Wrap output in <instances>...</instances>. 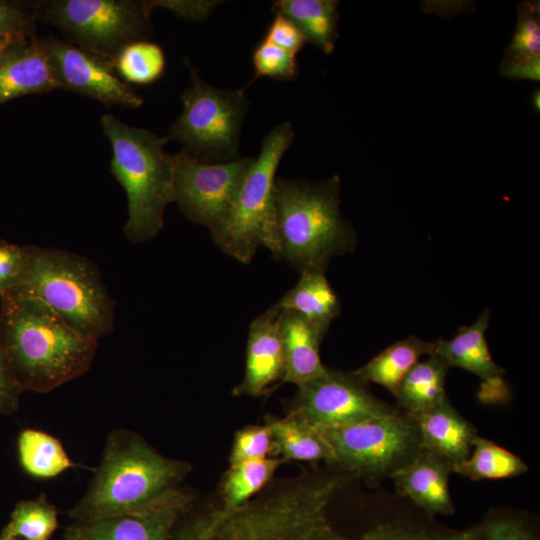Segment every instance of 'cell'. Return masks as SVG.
<instances>
[{
	"label": "cell",
	"mask_w": 540,
	"mask_h": 540,
	"mask_svg": "<svg viewBox=\"0 0 540 540\" xmlns=\"http://www.w3.org/2000/svg\"><path fill=\"white\" fill-rule=\"evenodd\" d=\"M225 540H343L318 508L291 497L252 505Z\"/></svg>",
	"instance_id": "13"
},
{
	"label": "cell",
	"mask_w": 540,
	"mask_h": 540,
	"mask_svg": "<svg viewBox=\"0 0 540 540\" xmlns=\"http://www.w3.org/2000/svg\"><path fill=\"white\" fill-rule=\"evenodd\" d=\"M21 393L0 352V415H9L18 409Z\"/></svg>",
	"instance_id": "40"
},
{
	"label": "cell",
	"mask_w": 540,
	"mask_h": 540,
	"mask_svg": "<svg viewBox=\"0 0 540 540\" xmlns=\"http://www.w3.org/2000/svg\"><path fill=\"white\" fill-rule=\"evenodd\" d=\"M337 7L338 1L333 0H277L271 9L290 19L307 42L331 54L338 38Z\"/></svg>",
	"instance_id": "26"
},
{
	"label": "cell",
	"mask_w": 540,
	"mask_h": 540,
	"mask_svg": "<svg viewBox=\"0 0 540 540\" xmlns=\"http://www.w3.org/2000/svg\"><path fill=\"white\" fill-rule=\"evenodd\" d=\"M280 331L285 353L283 383L298 388L326 371L320 357L324 337L306 319L296 312L281 310Z\"/></svg>",
	"instance_id": "20"
},
{
	"label": "cell",
	"mask_w": 540,
	"mask_h": 540,
	"mask_svg": "<svg viewBox=\"0 0 540 540\" xmlns=\"http://www.w3.org/2000/svg\"><path fill=\"white\" fill-rule=\"evenodd\" d=\"M452 472L471 480L503 479L519 476L528 470L525 462L496 443L477 436L470 455L451 466Z\"/></svg>",
	"instance_id": "29"
},
{
	"label": "cell",
	"mask_w": 540,
	"mask_h": 540,
	"mask_svg": "<svg viewBox=\"0 0 540 540\" xmlns=\"http://www.w3.org/2000/svg\"><path fill=\"white\" fill-rule=\"evenodd\" d=\"M433 350L434 342L409 336L383 349L353 374L364 384L381 385L395 397L407 373Z\"/></svg>",
	"instance_id": "22"
},
{
	"label": "cell",
	"mask_w": 540,
	"mask_h": 540,
	"mask_svg": "<svg viewBox=\"0 0 540 540\" xmlns=\"http://www.w3.org/2000/svg\"><path fill=\"white\" fill-rule=\"evenodd\" d=\"M263 39L295 55L307 43L298 27L290 19L280 14H275Z\"/></svg>",
	"instance_id": "38"
},
{
	"label": "cell",
	"mask_w": 540,
	"mask_h": 540,
	"mask_svg": "<svg viewBox=\"0 0 540 540\" xmlns=\"http://www.w3.org/2000/svg\"><path fill=\"white\" fill-rule=\"evenodd\" d=\"M190 471L187 462L163 456L137 433L114 430L86 493L68 516L82 522L152 508L181 489Z\"/></svg>",
	"instance_id": "2"
},
{
	"label": "cell",
	"mask_w": 540,
	"mask_h": 540,
	"mask_svg": "<svg viewBox=\"0 0 540 540\" xmlns=\"http://www.w3.org/2000/svg\"><path fill=\"white\" fill-rule=\"evenodd\" d=\"M195 496L179 489L162 503L134 513L91 521H75L65 540H169L179 518L194 504Z\"/></svg>",
	"instance_id": "14"
},
{
	"label": "cell",
	"mask_w": 540,
	"mask_h": 540,
	"mask_svg": "<svg viewBox=\"0 0 540 540\" xmlns=\"http://www.w3.org/2000/svg\"><path fill=\"white\" fill-rule=\"evenodd\" d=\"M274 201L276 259L300 272H326L333 257L354 251L357 237L340 211L337 175L318 182L276 178Z\"/></svg>",
	"instance_id": "3"
},
{
	"label": "cell",
	"mask_w": 540,
	"mask_h": 540,
	"mask_svg": "<svg viewBox=\"0 0 540 540\" xmlns=\"http://www.w3.org/2000/svg\"><path fill=\"white\" fill-rule=\"evenodd\" d=\"M279 310L296 312L324 337L341 312L340 300L326 278L325 271L306 270L296 285L275 304Z\"/></svg>",
	"instance_id": "21"
},
{
	"label": "cell",
	"mask_w": 540,
	"mask_h": 540,
	"mask_svg": "<svg viewBox=\"0 0 540 540\" xmlns=\"http://www.w3.org/2000/svg\"><path fill=\"white\" fill-rule=\"evenodd\" d=\"M489 321L490 311L484 309L474 323L461 326L452 338L434 341L433 354L449 368L459 367L480 378L481 399L495 402L505 398L508 391L503 379L505 371L494 361L485 338Z\"/></svg>",
	"instance_id": "16"
},
{
	"label": "cell",
	"mask_w": 540,
	"mask_h": 540,
	"mask_svg": "<svg viewBox=\"0 0 540 540\" xmlns=\"http://www.w3.org/2000/svg\"><path fill=\"white\" fill-rule=\"evenodd\" d=\"M220 3L219 1H176L154 0L149 1L152 9L160 7L168 9L174 14L187 20L205 19Z\"/></svg>",
	"instance_id": "39"
},
{
	"label": "cell",
	"mask_w": 540,
	"mask_h": 540,
	"mask_svg": "<svg viewBox=\"0 0 540 540\" xmlns=\"http://www.w3.org/2000/svg\"><path fill=\"white\" fill-rule=\"evenodd\" d=\"M60 88L107 106L138 108L144 100L114 69L112 60L56 37L41 40Z\"/></svg>",
	"instance_id": "12"
},
{
	"label": "cell",
	"mask_w": 540,
	"mask_h": 540,
	"mask_svg": "<svg viewBox=\"0 0 540 540\" xmlns=\"http://www.w3.org/2000/svg\"><path fill=\"white\" fill-rule=\"evenodd\" d=\"M518 8L516 30L504 52L500 72L511 79L539 80V5L538 2H523Z\"/></svg>",
	"instance_id": "24"
},
{
	"label": "cell",
	"mask_w": 540,
	"mask_h": 540,
	"mask_svg": "<svg viewBox=\"0 0 540 540\" xmlns=\"http://www.w3.org/2000/svg\"><path fill=\"white\" fill-rule=\"evenodd\" d=\"M268 457H276V454L272 434L266 424L249 425L235 433L229 465Z\"/></svg>",
	"instance_id": "33"
},
{
	"label": "cell",
	"mask_w": 540,
	"mask_h": 540,
	"mask_svg": "<svg viewBox=\"0 0 540 540\" xmlns=\"http://www.w3.org/2000/svg\"><path fill=\"white\" fill-rule=\"evenodd\" d=\"M100 125L111 144V173L127 195L124 233L131 242L148 241L162 229L166 207L174 202L175 158L164 151L168 139L111 114H103Z\"/></svg>",
	"instance_id": "4"
},
{
	"label": "cell",
	"mask_w": 540,
	"mask_h": 540,
	"mask_svg": "<svg viewBox=\"0 0 540 540\" xmlns=\"http://www.w3.org/2000/svg\"><path fill=\"white\" fill-rule=\"evenodd\" d=\"M27 259V245L20 246L0 240V297L18 287Z\"/></svg>",
	"instance_id": "36"
},
{
	"label": "cell",
	"mask_w": 540,
	"mask_h": 540,
	"mask_svg": "<svg viewBox=\"0 0 540 540\" xmlns=\"http://www.w3.org/2000/svg\"><path fill=\"white\" fill-rule=\"evenodd\" d=\"M481 540H536V537L522 520L495 515L481 524Z\"/></svg>",
	"instance_id": "37"
},
{
	"label": "cell",
	"mask_w": 540,
	"mask_h": 540,
	"mask_svg": "<svg viewBox=\"0 0 540 540\" xmlns=\"http://www.w3.org/2000/svg\"><path fill=\"white\" fill-rule=\"evenodd\" d=\"M321 432L331 464L370 480L390 477L421 450L413 419L397 410Z\"/></svg>",
	"instance_id": "9"
},
{
	"label": "cell",
	"mask_w": 540,
	"mask_h": 540,
	"mask_svg": "<svg viewBox=\"0 0 540 540\" xmlns=\"http://www.w3.org/2000/svg\"><path fill=\"white\" fill-rule=\"evenodd\" d=\"M0 299V352L22 391L47 393L90 369L98 341L34 297L11 292Z\"/></svg>",
	"instance_id": "1"
},
{
	"label": "cell",
	"mask_w": 540,
	"mask_h": 540,
	"mask_svg": "<svg viewBox=\"0 0 540 540\" xmlns=\"http://www.w3.org/2000/svg\"><path fill=\"white\" fill-rule=\"evenodd\" d=\"M56 508L44 498L20 501L14 507L2 534L25 540H45L56 530Z\"/></svg>",
	"instance_id": "31"
},
{
	"label": "cell",
	"mask_w": 540,
	"mask_h": 540,
	"mask_svg": "<svg viewBox=\"0 0 540 540\" xmlns=\"http://www.w3.org/2000/svg\"><path fill=\"white\" fill-rule=\"evenodd\" d=\"M58 88L41 40L32 37L12 43L0 54V104Z\"/></svg>",
	"instance_id": "17"
},
{
	"label": "cell",
	"mask_w": 540,
	"mask_h": 540,
	"mask_svg": "<svg viewBox=\"0 0 540 540\" xmlns=\"http://www.w3.org/2000/svg\"><path fill=\"white\" fill-rule=\"evenodd\" d=\"M252 64L255 72L252 81L259 77L291 81L298 75L296 55L265 39H262L255 47Z\"/></svg>",
	"instance_id": "32"
},
{
	"label": "cell",
	"mask_w": 540,
	"mask_h": 540,
	"mask_svg": "<svg viewBox=\"0 0 540 540\" xmlns=\"http://www.w3.org/2000/svg\"><path fill=\"white\" fill-rule=\"evenodd\" d=\"M349 540H481V525L454 533L430 534L400 525L380 524Z\"/></svg>",
	"instance_id": "34"
},
{
	"label": "cell",
	"mask_w": 540,
	"mask_h": 540,
	"mask_svg": "<svg viewBox=\"0 0 540 540\" xmlns=\"http://www.w3.org/2000/svg\"><path fill=\"white\" fill-rule=\"evenodd\" d=\"M114 69L126 83L151 84L165 71V54L156 43L139 40L123 47L114 58Z\"/></svg>",
	"instance_id": "30"
},
{
	"label": "cell",
	"mask_w": 540,
	"mask_h": 540,
	"mask_svg": "<svg viewBox=\"0 0 540 540\" xmlns=\"http://www.w3.org/2000/svg\"><path fill=\"white\" fill-rule=\"evenodd\" d=\"M45 540H48V539H45Z\"/></svg>",
	"instance_id": "43"
},
{
	"label": "cell",
	"mask_w": 540,
	"mask_h": 540,
	"mask_svg": "<svg viewBox=\"0 0 540 540\" xmlns=\"http://www.w3.org/2000/svg\"><path fill=\"white\" fill-rule=\"evenodd\" d=\"M17 446L20 465L32 477L54 478L75 466L61 442L44 431L23 430Z\"/></svg>",
	"instance_id": "28"
},
{
	"label": "cell",
	"mask_w": 540,
	"mask_h": 540,
	"mask_svg": "<svg viewBox=\"0 0 540 540\" xmlns=\"http://www.w3.org/2000/svg\"><path fill=\"white\" fill-rule=\"evenodd\" d=\"M451 465L420 450L390 478L396 489L430 514L450 515L454 506L449 492Z\"/></svg>",
	"instance_id": "19"
},
{
	"label": "cell",
	"mask_w": 540,
	"mask_h": 540,
	"mask_svg": "<svg viewBox=\"0 0 540 540\" xmlns=\"http://www.w3.org/2000/svg\"><path fill=\"white\" fill-rule=\"evenodd\" d=\"M282 462L279 457H268L229 465L221 483V506L203 513L223 517L246 506L271 481Z\"/></svg>",
	"instance_id": "25"
},
{
	"label": "cell",
	"mask_w": 540,
	"mask_h": 540,
	"mask_svg": "<svg viewBox=\"0 0 540 540\" xmlns=\"http://www.w3.org/2000/svg\"><path fill=\"white\" fill-rule=\"evenodd\" d=\"M374 397L354 374L328 368L297 388L288 413L324 431L393 411Z\"/></svg>",
	"instance_id": "10"
},
{
	"label": "cell",
	"mask_w": 540,
	"mask_h": 540,
	"mask_svg": "<svg viewBox=\"0 0 540 540\" xmlns=\"http://www.w3.org/2000/svg\"><path fill=\"white\" fill-rule=\"evenodd\" d=\"M280 313L275 305L254 319L249 327L245 371L233 389L236 396H264L283 383L285 353L280 331Z\"/></svg>",
	"instance_id": "15"
},
{
	"label": "cell",
	"mask_w": 540,
	"mask_h": 540,
	"mask_svg": "<svg viewBox=\"0 0 540 540\" xmlns=\"http://www.w3.org/2000/svg\"><path fill=\"white\" fill-rule=\"evenodd\" d=\"M19 42V41H18ZM12 43H15V42H10V41H7V40H0V54L9 46L11 45Z\"/></svg>",
	"instance_id": "41"
},
{
	"label": "cell",
	"mask_w": 540,
	"mask_h": 540,
	"mask_svg": "<svg viewBox=\"0 0 540 540\" xmlns=\"http://www.w3.org/2000/svg\"><path fill=\"white\" fill-rule=\"evenodd\" d=\"M35 20L33 10L0 1V40L18 42L34 37Z\"/></svg>",
	"instance_id": "35"
},
{
	"label": "cell",
	"mask_w": 540,
	"mask_h": 540,
	"mask_svg": "<svg viewBox=\"0 0 540 540\" xmlns=\"http://www.w3.org/2000/svg\"><path fill=\"white\" fill-rule=\"evenodd\" d=\"M275 445L276 457L283 461H333L332 448L321 431L302 418L288 413L285 417L266 418Z\"/></svg>",
	"instance_id": "23"
},
{
	"label": "cell",
	"mask_w": 540,
	"mask_h": 540,
	"mask_svg": "<svg viewBox=\"0 0 540 540\" xmlns=\"http://www.w3.org/2000/svg\"><path fill=\"white\" fill-rule=\"evenodd\" d=\"M191 86L181 96L182 112L171 125L168 140H177L182 151L201 162L222 163L239 157L240 132L249 108L244 88L213 87L186 61Z\"/></svg>",
	"instance_id": "7"
},
{
	"label": "cell",
	"mask_w": 540,
	"mask_h": 540,
	"mask_svg": "<svg viewBox=\"0 0 540 540\" xmlns=\"http://www.w3.org/2000/svg\"><path fill=\"white\" fill-rule=\"evenodd\" d=\"M290 122L272 128L243 175L227 211L210 229L215 244L241 263H249L260 246H276L274 187L281 159L294 141Z\"/></svg>",
	"instance_id": "6"
},
{
	"label": "cell",
	"mask_w": 540,
	"mask_h": 540,
	"mask_svg": "<svg viewBox=\"0 0 540 540\" xmlns=\"http://www.w3.org/2000/svg\"><path fill=\"white\" fill-rule=\"evenodd\" d=\"M174 202L192 222L212 229L224 216L253 157L207 163L174 154Z\"/></svg>",
	"instance_id": "11"
},
{
	"label": "cell",
	"mask_w": 540,
	"mask_h": 540,
	"mask_svg": "<svg viewBox=\"0 0 540 540\" xmlns=\"http://www.w3.org/2000/svg\"><path fill=\"white\" fill-rule=\"evenodd\" d=\"M32 10L70 43L114 61L123 47L149 35L153 9L149 1L50 0L36 2Z\"/></svg>",
	"instance_id": "8"
},
{
	"label": "cell",
	"mask_w": 540,
	"mask_h": 540,
	"mask_svg": "<svg viewBox=\"0 0 540 540\" xmlns=\"http://www.w3.org/2000/svg\"><path fill=\"white\" fill-rule=\"evenodd\" d=\"M448 365L435 354L419 361L404 377L395 398L409 416L427 412L445 400Z\"/></svg>",
	"instance_id": "27"
},
{
	"label": "cell",
	"mask_w": 540,
	"mask_h": 540,
	"mask_svg": "<svg viewBox=\"0 0 540 540\" xmlns=\"http://www.w3.org/2000/svg\"><path fill=\"white\" fill-rule=\"evenodd\" d=\"M28 259L16 293L34 297L81 335L99 341L114 327L115 301L97 266L56 248L27 245Z\"/></svg>",
	"instance_id": "5"
},
{
	"label": "cell",
	"mask_w": 540,
	"mask_h": 540,
	"mask_svg": "<svg viewBox=\"0 0 540 540\" xmlns=\"http://www.w3.org/2000/svg\"><path fill=\"white\" fill-rule=\"evenodd\" d=\"M410 417L417 428L421 450L451 466L470 455L477 429L448 399L434 409Z\"/></svg>",
	"instance_id": "18"
},
{
	"label": "cell",
	"mask_w": 540,
	"mask_h": 540,
	"mask_svg": "<svg viewBox=\"0 0 540 540\" xmlns=\"http://www.w3.org/2000/svg\"><path fill=\"white\" fill-rule=\"evenodd\" d=\"M0 540H18V539L1 533Z\"/></svg>",
	"instance_id": "42"
}]
</instances>
